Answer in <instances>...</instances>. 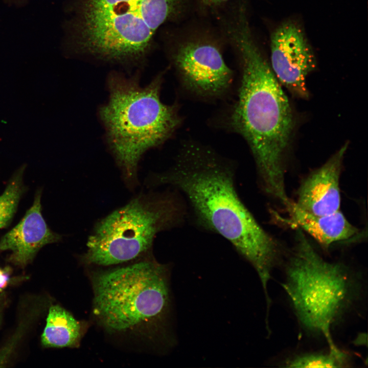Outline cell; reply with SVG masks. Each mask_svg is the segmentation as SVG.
I'll use <instances>...</instances> for the list:
<instances>
[{
    "label": "cell",
    "instance_id": "cell-1",
    "mask_svg": "<svg viewBox=\"0 0 368 368\" xmlns=\"http://www.w3.org/2000/svg\"><path fill=\"white\" fill-rule=\"evenodd\" d=\"M236 175L233 162L191 143L180 148L171 167L153 176L152 184L179 192L186 203L188 219L197 228L228 241L252 266L266 289L280 258V246L240 198Z\"/></svg>",
    "mask_w": 368,
    "mask_h": 368
},
{
    "label": "cell",
    "instance_id": "cell-2",
    "mask_svg": "<svg viewBox=\"0 0 368 368\" xmlns=\"http://www.w3.org/2000/svg\"><path fill=\"white\" fill-rule=\"evenodd\" d=\"M226 33L237 51L241 67L238 98L229 115V126L248 143L262 190L286 204L290 199L284 162L293 127L289 102L256 42L248 20H235L226 27Z\"/></svg>",
    "mask_w": 368,
    "mask_h": 368
},
{
    "label": "cell",
    "instance_id": "cell-3",
    "mask_svg": "<svg viewBox=\"0 0 368 368\" xmlns=\"http://www.w3.org/2000/svg\"><path fill=\"white\" fill-rule=\"evenodd\" d=\"M170 274V266L153 260L94 274L95 316L110 332L143 330L167 349L173 348Z\"/></svg>",
    "mask_w": 368,
    "mask_h": 368
},
{
    "label": "cell",
    "instance_id": "cell-4",
    "mask_svg": "<svg viewBox=\"0 0 368 368\" xmlns=\"http://www.w3.org/2000/svg\"><path fill=\"white\" fill-rule=\"evenodd\" d=\"M187 0H76L71 20L80 50L112 61H131L147 53L164 24L179 16Z\"/></svg>",
    "mask_w": 368,
    "mask_h": 368
},
{
    "label": "cell",
    "instance_id": "cell-5",
    "mask_svg": "<svg viewBox=\"0 0 368 368\" xmlns=\"http://www.w3.org/2000/svg\"><path fill=\"white\" fill-rule=\"evenodd\" d=\"M161 83L159 75L144 87L121 74L108 78L109 99L101 107L100 116L110 150L131 184L143 154L164 143L180 123L176 106L160 100Z\"/></svg>",
    "mask_w": 368,
    "mask_h": 368
},
{
    "label": "cell",
    "instance_id": "cell-6",
    "mask_svg": "<svg viewBox=\"0 0 368 368\" xmlns=\"http://www.w3.org/2000/svg\"><path fill=\"white\" fill-rule=\"evenodd\" d=\"M187 219L186 203L176 190L139 195L97 223L82 260L99 266L133 260L151 250L157 234Z\"/></svg>",
    "mask_w": 368,
    "mask_h": 368
},
{
    "label": "cell",
    "instance_id": "cell-7",
    "mask_svg": "<svg viewBox=\"0 0 368 368\" xmlns=\"http://www.w3.org/2000/svg\"><path fill=\"white\" fill-rule=\"evenodd\" d=\"M297 229L282 286L303 327L334 348L331 327L352 300L355 281L346 265L325 260Z\"/></svg>",
    "mask_w": 368,
    "mask_h": 368
},
{
    "label": "cell",
    "instance_id": "cell-8",
    "mask_svg": "<svg viewBox=\"0 0 368 368\" xmlns=\"http://www.w3.org/2000/svg\"><path fill=\"white\" fill-rule=\"evenodd\" d=\"M172 61L185 87L200 97L217 98L229 89L233 72L213 42L192 38L179 43Z\"/></svg>",
    "mask_w": 368,
    "mask_h": 368
},
{
    "label": "cell",
    "instance_id": "cell-9",
    "mask_svg": "<svg viewBox=\"0 0 368 368\" xmlns=\"http://www.w3.org/2000/svg\"><path fill=\"white\" fill-rule=\"evenodd\" d=\"M270 66L278 80L294 95L308 96L306 79L316 67L314 53L302 29L287 21L270 36Z\"/></svg>",
    "mask_w": 368,
    "mask_h": 368
},
{
    "label": "cell",
    "instance_id": "cell-10",
    "mask_svg": "<svg viewBox=\"0 0 368 368\" xmlns=\"http://www.w3.org/2000/svg\"><path fill=\"white\" fill-rule=\"evenodd\" d=\"M347 143L325 164L312 171L301 183L294 201L303 211L314 215L334 213L340 210V177Z\"/></svg>",
    "mask_w": 368,
    "mask_h": 368
},
{
    "label": "cell",
    "instance_id": "cell-11",
    "mask_svg": "<svg viewBox=\"0 0 368 368\" xmlns=\"http://www.w3.org/2000/svg\"><path fill=\"white\" fill-rule=\"evenodd\" d=\"M40 198L39 192L22 220L0 241V250L11 251L9 260L21 267L31 262L42 247L60 239L48 227L42 217Z\"/></svg>",
    "mask_w": 368,
    "mask_h": 368
},
{
    "label": "cell",
    "instance_id": "cell-12",
    "mask_svg": "<svg viewBox=\"0 0 368 368\" xmlns=\"http://www.w3.org/2000/svg\"><path fill=\"white\" fill-rule=\"evenodd\" d=\"M289 223L312 237L325 248L344 242H356L363 233L351 224L340 210L332 214L317 216L308 213L291 201L286 207Z\"/></svg>",
    "mask_w": 368,
    "mask_h": 368
},
{
    "label": "cell",
    "instance_id": "cell-13",
    "mask_svg": "<svg viewBox=\"0 0 368 368\" xmlns=\"http://www.w3.org/2000/svg\"><path fill=\"white\" fill-rule=\"evenodd\" d=\"M83 332L82 324L71 313L53 305L49 308L41 343L47 348L77 347Z\"/></svg>",
    "mask_w": 368,
    "mask_h": 368
},
{
    "label": "cell",
    "instance_id": "cell-14",
    "mask_svg": "<svg viewBox=\"0 0 368 368\" xmlns=\"http://www.w3.org/2000/svg\"><path fill=\"white\" fill-rule=\"evenodd\" d=\"M348 355L337 347L327 352L304 353L286 362L289 367H342L348 363Z\"/></svg>",
    "mask_w": 368,
    "mask_h": 368
},
{
    "label": "cell",
    "instance_id": "cell-15",
    "mask_svg": "<svg viewBox=\"0 0 368 368\" xmlns=\"http://www.w3.org/2000/svg\"><path fill=\"white\" fill-rule=\"evenodd\" d=\"M22 177V171L20 170L0 196V228L9 223L16 212L24 190Z\"/></svg>",
    "mask_w": 368,
    "mask_h": 368
},
{
    "label": "cell",
    "instance_id": "cell-16",
    "mask_svg": "<svg viewBox=\"0 0 368 368\" xmlns=\"http://www.w3.org/2000/svg\"><path fill=\"white\" fill-rule=\"evenodd\" d=\"M228 1L230 0H200L201 3L207 7L217 6Z\"/></svg>",
    "mask_w": 368,
    "mask_h": 368
},
{
    "label": "cell",
    "instance_id": "cell-17",
    "mask_svg": "<svg viewBox=\"0 0 368 368\" xmlns=\"http://www.w3.org/2000/svg\"><path fill=\"white\" fill-rule=\"evenodd\" d=\"M354 343L356 346H367V335L364 333H360L354 341Z\"/></svg>",
    "mask_w": 368,
    "mask_h": 368
},
{
    "label": "cell",
    "instance_id": "cell-18",
    "mask_svg": "<svg viewBox=\"0 0 368 368\" xmlns=\"http://www.w3.org/2000/svg\"><path fill=\"white\" fill-rule=\"evenodd\" d=\"M8 274L0 269V290L4 288L8 283Z\"/></svg>",
    "mask_w": 368,
    "mask_h": 368
},
{
    "label": "cell",
    "instance_id": "cell-19",
    "mask_svg": "<svg viewBox=\"0 0 368 368\" xmlns=\"http://www.w3.org/2000/svg\"><path fill=\"white\" fill-rule=\"evenodd\" d=\"M5 304H6L5 295L4 293H1L0 294V324L1 323L3 312V310L4 309V307L5 306Z\"/></svg>",
    "mask_w": 368,
    "mask_h": 368
},
{
    "label": "cell",
    "instance_id": "cell-20",
    "mask_svg": "<svg viewBox=\"0 0 368 368\" xmlns=\"http://www.w3.org/2000/svg\"><path fill=\"white\" fill-rule=\"evenodd\" d=\"M9 1H19V0H9ZM20 1H21V0H20Z\"/></svg>",
    "mask_w": 368,
    "mask_h": 368
}]
</instances>
